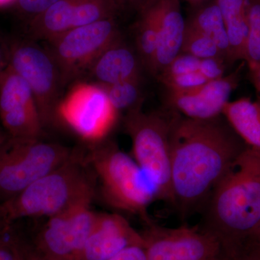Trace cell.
Segmentation results:
<instances>
[{"mask_svg": "<svg viewBox=\"0 0 260 260\" xmlns=\"http://www.w3.org/2000/svg\"><path fill=\"white\" fill-rule=\"evenodd\" d=\"M170 145L174 205L184 215L210 198L244 150L221 115L200 120L177 114Z\"/></svg>", "mask_w": 260, "mask_h": 260, "instance_id": "1", "label": "cell"}, {"mask_svg": "<svg viewBox=\"0 0 260 260\" xmlns=\"http://www.w3.org/2000/svg\"><path fill=\"white\" fill-rule=\"evenodd\" d=\"M230 257L260 234V151L248 147L209 198L203 227Z\"/></svg>", "mask_w": 260, "mask_h": 260, "instance_id": "2", "label": "cell"}, {"mask_svg": "<svg viewBox=\"0 0 260 260\" xmlns=\"http://www.w3.org/2000/svg\"><path fill=\"white\" fill-rule=\"evenodd\" d=\"M88 168L85 156L74 150L60 167L0 203V217L8 225L25 218H49L84 198L95 196V177Z\"/></svg>", "mask_w": 260, "mask_h": 260, "instance_id": "3", "label": "cell"}, {"mask_svg": "<svg viewBox=\"0 0 260 260\" xmlns=\"http://www.w3.org/2000/svg\"><path fill=\"white\" fill-rule=\"evenodd\" d=\"M85 160L99 182V194L106 205L138 215L146 225L153 223L148 208L157 200L151 183L134 158L108 139L89 145Z\"/></svg>", "mask_w": 260, "mask_h": 260, "instance_id": "4", "label": "cell"}, {"mask_svg": "<svg viewBox=\"0 0 260 260\" xmlns=\"http://www.w3.org/2000/svg\"><path fill=\"white\" fill-rule=\"evenodd\" d=\"M172 119L142 107L126 113L124 126L132 141V157L153 186L157 200L174 205L170 132Z\"/></svg>", "mask_w": 260, "mask_h": 260, "instance_id": "5", "label": "cell"}, {"mask_svg": "<svg viewBox=\"0 0 260 260\" xmlns=\"http://www.w3.org/2000/svg\"><path fill=\"white\" fill-rule=\"evenodd\" d=\"M74 150L42 138H8L0 147V203L60 167Z\"/></svg>", "mask_w": 260, "mask_h": 260, "instance_id": "6", "label": "cell"}, {"mask_svg": "<svg viewBox=\"0 0 260 260\" xmlns=\"http://www.w3.org/2000/svg\"><path fill=\"white\" fill-rule=\"evenodd\" d=\"M119 114L102 85L78 80L61 98L56 123L68 127L87 144H95L108 139Z\"/></svg>", "mask_w": 260, "mask_h": 260, "instance_id": "7", "label": "cell"}, {"mask_svg": "<svg viewBox=\"0 0 260 260\" xmlns=\"http://www.w3.org/2000/svg\"><path fill=\"white\" fill-rule=\"evenodd\" d=\"M6 47L8 64L30 87L44 128L56 124V107L64 87L50 51L30 39H15Z\"/></svg>", "mask_w": 260, "mask_h": 260, "instance_id": "8", "label": "cell"}, {"mask_svg": "<svg viewBox=\"0 0 260 260\" xmlns=\"http://www.w3.org/2000/svg\"><path fill=\"white\" fill-rule=\"evenodd\" d=\"M121 34L115 18H107L78 27L47 42L56 61L64 87L80 80L95 59Z\"/></svg>", "mask_w": 260, "mask_h": 260, "instance_id": "9", "label": "cell"}, {"mask_svg": "<svg viewBox=\"0 0 260 260\" xmlns=\"http://www.w3.org/2000/svg\"><path fill=\"white\" fill-rule=\"evenodd\" d=\"M93 198H84L48 218L30 240L35 249L49 260H83L96 214L91 210Z\"/></svg>", "mask_w": 260, "mask_h": 260, "instance_id": "10", "label": "cell"}, {"mask_svg": "<svg viewBox=\"0 0 260 260\" xmlns=\"http://www.w3.org/2000/svg\"><path fill=\"white\" fill-rule=\"evenodd\" d=\"M148 260H220L218 239L201 227L165 228L153 223L140 232Z\"/></svg>", "mask_w": 260, "mask_h": 260, "instance_id": "11", "label": "cell"}, {"mask_svg": "<svg viewBox=\"0 0 260 260\" xmlns=\"http://www.w3.org/2000/svg\"><path fill=\"white\" fill-rule=\"evenodd\" d=\"M119 10L114 0H59L29 20L28 39L47 42L78 27L114 18Z\"/></svg>", "mask_w": 260, "mask_h": 260, "instance_id": "12", "label": "cell"}, {"mask_svg": "<svg viewBox=\"0 0 260 260\" xmlns=\"http://www.w3.org/2000/svg\"><path fill=\"white\" fill-rule=\"evenodd\" d=\"M0 121L13 138H42L44 133L34 94L9 64L0 75Z\"/></svg>", "mask_w": 260, "mask_h": 260, "instance_id": "13", "label": "cell"}, {"mask_svg": "<svg viewBox=\"0 0 260 260\" xmlns=\"http://www.w3.org/2000/svg\"><path fill=\"white\" fill-rule=\"evenodd\" d=\"M239 76V72L236 71L188 91L168 90V104L190 119L206 120L218 117L237 88Z\"/></svg>", "mask_w": 260, "mask_h": 260, "instance_id": "14", "label": "cell"}, {"mask_svg": "<svg viewBox=\"0 0 260 260\" xmlns=\"http://www.w3.org/2000/svg\"><path fill=\"white\" fill-rule=\"evenodd\" d=\"M143 246L140 232L117 213H96L83 260H108L132 246Z\"/></svg>", "mask_w": 260, "mask_h": 260, "instance_id": "15", "label": "cell"}, {"mask_svg": "<svg viewBox=\"0 0 260 260\" xmlns=\"http://www.w3.org/2000/svg\"><path fill=\"white\" fill-rule=\"evenodd\" d=\"M158 23V41L150 73L158 77L181 53L186 22L179 0L152 1Z\"/></svg>", "mask_w": 260, "mask_h": 260, "instance_id": "16", "label": "cell"}, {"mask_svg": "<svg viewBox=\"0 0 260 260\" xmlns=\"http://www.w3.org/2000/svg\"><path fill=\"white\" fill-rule=\"evenodd\" d=\"M143 67L137 51L121 37L103 51L90 67L88 74L94 83L112 85L142 78Z\"/></svg>", "mask_w": 260, "mask_h": 260, "instance_id": "17", "label": "cell"}, {"mask_svg": "<svg viewBox=\"0 0 260 260\" xmlns=\"http://www.w3.org/2000/svg\"><path fill=\"white\" fill-rule=\"evenodd\" d=\"M222 115L232 129L249 145L260 151V104L249 98L229 102Z\"/></svg>", "mask_w": 260, "mask_h": 260, "instance_id": "18", "label": "cell"}, {"mask_svg": "<svg viewBox=\"0 0 260 260\" xmlns=\"http://www.w3.org/2000/svg\"><path fill=\"white\" fill-rule=\"evenodd\" d=\"M229 43V62L245 59L247 39V0H216Z\"/></svg>", "mask_w": 260, "mask_h": 260, "instance_id": "19", "label": "cell"}, {"mask_svg": "<svg viewBox=\"0 0 260 260\" xmlns=\"http://www.w3.org/2000/svg\"><path fill=\"white\" fill-rule=\"evenodd\" d=\"M158 41V23L152 2L143 8L141 18L136 29L137 54L143 66L150 71Z\"/></svg>", "mask_w": 260, "mask_h": 260, "instance_id": "20", "label": "cell"}, {"mask_svg": "<svg viewBox=\"0 0 260 260\" xmlns=\"http://www.w3.org/2000/svg\"><path fill=\"white\" fill-rule=\"evenodd\" d=\"M197 29L210 37L229 61V43L221 12L216 2L199 10L189 20Z\"/></svg>", "mask_w": 260, "mask_h": 260, "instance_id": "21", "label": "cell"}, {"mask_svg": "<svg viewBox=\"0 0 260 260\" xmlns=\"http://www.w3.org/2000/svg\"><path fill=\"white\" fill-rule=\"evenodd\" d=\"M142 78L102 85L109 101L118 112H129L143 106Z\"/></svg>", "mask_w": 260, "mask_h": 260, "instance_id": "22", "label": "cell"}, {"mask_svg": "<svg viewBox=\"0 0 260 260\" xmlns=\"http://www.w3.org/2000/svg\"><path fill=\"white\" fill-rule=\"evenodd\" d=\"M181 52L190 54L200 59L221 58L225 60L216 44L189 22L186 23Z\"/></svg>", "mask_w": 260, "mask_h": 260, "instance_id": "23", "label": "cell"}, {"mask_svg": "<svg viewBox=\"0 0 260 260\" xmlns=\"http://www.w3.org/2000/svg\"><path fill=\"white\" fill-rule=\"evenodd\" d=\"M247 23L245 60L251 66L260 64V0H247Z\"/></svg>", "mask_w": 260, "mask_h": 260, "instance_id": "24", "label": "cell"}, {"mask_svg": "<svg viewBox=\"0 0 260 260\" xmlns=\"http://www.w3.org/2000/svg\"><path fill=\"white\" fill-rule=\"evenodd\" d=\"M25 238L13 228V224L0 234V260H22Z\"/></svg>", "mask_w": 260, "mask_h": 260, "instance_id": "25", "label": "cell"}, {"mask_svg": "<svg viewBox=\"0 0 260 260\" xmlns=\"http://www.w3.org/2000/svg\"><path fill=\"white\" fill-rule=\"evenodd\" d=\"M158 78L169 91L173 92L188 91L209 82L199 71L171 76H159Z\"/></svg>", "mask_w": 260, "mask_h": 260, "instance_id": "26", "label": "cell"}, {"mask_svg": "<svg viewBox=\"0 0 260 260\" xmlns=\"http://www.w3.org/2000/svg\"><path fill=\"white\" fill-rule=\"evenodd\" d=\"M200 62V59L198 58L181 52L158 77L182 75L199 71Z\"/></svg>", "mask_w": 260, "mask_h": 260, "instance_id": "27", "label": "cell"}, {"mask_svg": "<svg viewBox=\"0 0 260 260\" xmlns=\"http://www.w3.org/2000/svg\"><path fill=\"white\" fill-rule=\"evenodd\" d=\"M59 0H15L16 10L29 20L42 14Z\"/></svg>", "mask_w": 260, "mask_h": 260, "instance_id": "28", "label": "cell"}, {"mask_svg": "<svg viewBox=\"0 0 260 260\" xmlns=\"http://www.w3.org/2000/svg\"><path fill=\"white\" fill-rule=\"evenodd\" d=\"M225 62V59L221 58L200 59L199 72L208 81L218 80L224 76Z\"/></svg>", "mask_w": 260, "mask_h": 260, "instance_id": "29", "label": "cell"}, {"mask_svg": "<svg viewBox=\"0 0 260 260\" xmlns=\"http://www.w3.org/2000/svg\"><path fill=\"white\" fill-rule=\"evenodd\" d=\"M229 258L232 260H260V243L257 240L247 242Z\"/></svg>", "mask_w": 260, "mask_h": 260, "instance_id": "30", "label": "cell"}, {"mask_svg": "<svg viewBox=\"0 0 260 260\" xmlns=\"http://www.w3.org/2000/svg\"><path fill=\"white\" fill-rule=\"evenodd\" d=\"M108 260H148L143 246H132Z\"/></svg>", "mask_w": 260, "mask_h": 260, "instance_id": "31", "label": "cell"}, {"mask_svg": "<svg viewBox=\"0 0 260 260\" xmlns=\"http://www.w3.org/2000/svg\"><path fill=\"white\" fill-rule=\"evenodd\" d=\"M22 260H49L42 255L40 252H39L32 246L30 240L25 239L24 242L23 258Z\"/></svg>", "mask_w": 260, "mask_h": 260, "instance_id": "32", "label": "cell"}, {"mask_svg": "<svg viewBox=\"0 0 260 260\" xmlns=\"http://www.w3.org/2000/svg\"><path fill=\"white\" fill-rule=\"evenodd\" d=\"M250 69L251 78L256 88L260 92V64L249 66Z\"/></svg>", "mask_w": 260, "mask_h": 260, "instance_id": "33", "label": "cell"}, {"mask_svg": "<svg viewBox=\"0 0 260 260\" xmlns=\"http://www.w3.org/2000/svg\"><path fill=\"white\" fill-rule=\"evenodd\" d=\"M8 64V51L6 46L0 42V75Z\"/></svg>", "mask_w": 260, "mask_h": 260, "instance_id": "34", "label": "cell"}, {"mask_svg": "<svg viewBox=\"0 0 260 260\" xmlns=\"http://www.w3.org/2000/svg\"><path fill=\"white\" fill-rule=\"evenodd\" d=\"M126 5H129L131 6L137 7V8H143L145 5V0H126Z\"/></svg>", "mask_w": 260, "mask_h": 260, "instance_id": "35", "label": "cell"}, {"mask_svg": "<svg viewBox=\"0 0 260 260\" xmlns=\"http://www.w3.org/2000/svg\"><path fill=\"white\" fill-rule=\"evenodd\" d=\"M8 135L7 134L6 132L3 131L0 129V147L4 143L5 140L8 138Z\"/></svg>", "mask_w": 260, "mask_h": 260, "instance_id": "36", "label": "cell"}, {"mask_svg": "<svg viewBox=\"0 0 260 260\" xmlns=\"http://www.w3.org/2000/svg\"><path fill=\"white\" fill-rule=\"evenodd\" d=\"M8 226H10V225H7V224L5 223L4 221H3V219L1 218V217H0V234L4 232L5 229H6Z\"/></svg>", "mask_w": 260, "mask_h": 260, "instance_id": "37", "label": "cell"}, {"mask_svg": "<svg viewBox=\"0 0 260 260\" xmlns=\"http://www.w3.org/2000/svg\"><path fill=\"white\" fill-rule=\"evenodd\" d=\"M114 1L115 2L116 4L119 7V9H121V8H124L126 5V0H114Z\"/></svg>", "mask_w": 260, "mask_h": 260, "instance_id": "38", "label": "cell"}, {"mask_svg": "<svg viewBox=\"0 0 260 260\" xmlns=\"http://www.w3.org/2000/svg\"><path fill=\"white\" fill-rule=\"evenodd\" d=\"M11 2H14L15 3V0H0V6L8 4V3H11Z\"/></svg>", "mask_w": 260, "mask_h": 260, "instance_id": "39", "label": "cell"}, {"mask_svg": "<svg viewBox=\"0 0 260 260\" xmlns=\"http://www.w3.org/2000/svg\"><path fill=\"white\" fill-rule=\"evenodd\" d=\"M220 260H232V259H231L230 258L228 257V256L224 255V254H223V256H222V257H221V259H220Z\"/></svg>", "mask_w": 260, "mask_h": 260, "instance_id": "40", "label": "cell"}, {"mask_svg": "<svg viewBox=\"0 0 260 260\" xmlns=\"http://www.w3.org/2000/svg\"><path fill=\"white\" fill-rule=\"evenodd\" d=\"M258 242H259L260 243V234H259V238H258Z\"/></svg>", "mask_w": 260, "mask_h": 260, "instance_id": "41", "label": "cell"}, {"mask_svg": "<svg viewBox=\"0 0 260 260\" xmlns=\"http://www.w3.org/2000/svg\"><path fill=\"white\" fill-rule=\"evenodd\" d=\"M194 1H198V0H194Z\"/></svg>", "mask_w": 260, "mask_h": 260, "instance_id": "42", "label": "cell"}]
</instances>
